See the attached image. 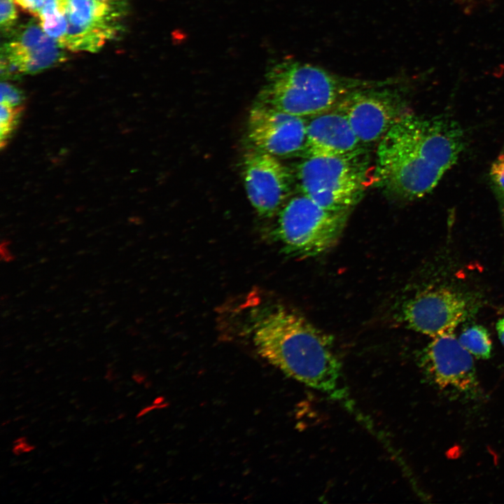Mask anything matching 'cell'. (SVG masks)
I'll return each instance as SVG.
<instances>
[{
  "label": "cell",
  "instance_id": "1",
  "mask_svg": "<svg viewBox=\"0 0 504 504\" xmlns=\"http://www.w3.org/2000/svg\"><path fill=\"white\" fill-rule=\"evenodd\" d=\"M463 146V130L454 120L410 112L379 141L374 180L391 197L420 198L456 163Z\"/></svg>",
  "mask_w": 504,
  "mask_h": 504
},
{
  "label": "cell",
  "instance_id": "2",
  "mask_svg": "<svg viewBox=\"0 0 504 504\" xmlns=\"http://www.w3.org/2000/svg\"><path fill=\"white\" fill-rule=\"evenodd\" d=\"M246 325L268 363L330 398H348L331 337L304 317L281 304H261L250 310Z\"/></svg>",
  "mask_w": 504,
  "mask_h": 504
},
{
  "label": "cell",
  "instance_id": "3",
  "mask_svg": "<svg viewBox=\"0 0 504 504\" xmlns=\"http://www.w3.org/2000/svg\"><path fill=\"white\" fill-rule=\"evenodd\" d=\"M380 81L349 78L293 59L274 62L258 95L261 104L301 117L335 108L351 92Z\"/></svg>",
  "mask_w": 504,
  "mask_h": 504
},
{
  "label": "cell",
  "instance_id": "4",
  "mask_svg": "<svg viewBox=\"0 0 504 504\" xmlns=\"http://www.w3.org/2000/svg\"><path fill=\"white\" fill-rule=\"evenodd\" d=\"M349 213L326 209L301 193L278 212L274 237L288 254L316 256L335 245Z\"/></svg>",
  "mask_w": 504,
  "mask_h": 504
},
{
  "label": "cell",
  "instance_id": "5",
  "mask_svg": "<svg viewBox=\"0 0 504 504\" xmlns=\"http://www.w3.org/2000/svg\"><path fill=\"white\" fill-rule=\"evenodd\" d=\"M296 174L301 193L333 211H349L369 185L363 155L305 156Z\"/></svg>",
  "mask_w": 504,
  "mask_h": 504
},
{
  "label": "cell",
  "instance_id": "6",
  "mask_svg": "<svg viewBox=\"0 0 504 504\" xmlns=\"http://www.w3.org/2000/svg\"><path fill=\"white\" fill-rule=\"evenodd\" d=\"M478 302L475 296L451 287H428L407 300L400 314L407 328L434 337L472 317Z\"/></svg>",
  "mask_w": 504,
  "mask_h": 504
},
{
  "label": "cell",
  "instance_id": "7",
  "mask_svg": "<svg viewBox=\"0 0 504 504\" xmlns=\"http://www.w3.org/2000/svg\"><path fill=\"white\" fill-rule=\"evenodd\" d=\"M432 338L419 358L427 379L450 397L475 399L480 391L472 356L454 331Z\"/></svg>",
  "mask_w": 504,
  "mask_h": 504
},
{
  "label": "cell",
  "instance_id": "8",
  "mask_svg": "<svg viewBox=\"0 0 504 504\" xmlns=\"http://www.w3.org/2000/svg\"><path fill=\"white\" fill-rule=\"evenodd\" d=\"M391 82L356 90L335 107L347 118L363 144L379 141L404 115L410 113L403 96L388 88Z\"/></svg>",
  "mask_w": 504,
  "mask_h": 504
},
{
  "label": "cell",
  "instance_id": "9",
  "mask_svg": "<svg viewBox=\"0 0 504 504\" xmlns=\"http://www.w3.org/2000/svg\"><path fill=\"white\" fill-rule=\"evenodd\" d=\"M242 174L253 209L263 218L274 216L290 192L292 176L288 169L277 157L253 146L244 155Z\"/></svg>",
  "mask_w": 504,
  "mask_h": 504
},
{
  "label": "cell",
  "instance_id": "10",
  "mask_svg": "<svg viewBox=\"0 0 504 504\" xmlns=\"http://www.w3.org/2000/svg\"><path fill=\"white\" fill-rule=\"evenodd\" d=\"M67 22L59 43L71 51L95 52L115 37L122 16L99 0H58Z\"/></svg>",
  "mask_w": 504,
  "mask_h": 504
},
{
  "label": "cell",
  "instance_id": "11",
  "mask_svg": "<svg viewBox=\"0 0 504 504\" xmlns=\"http://www.w3.org/2000/svg\"><path fill=\"white\" fill-rule=\"evenodd\" d=\"M303 118L257 102L248 114V137L255 148L277 158L297 155L304 150Z\"/></svg>",
  "mask_w": 504,
  "mask_h": 504
},
{
  "label": "cell",
  "instance_id": "12",
  "mask_svg": "<svg viewBox=\"0 0 504 504\" xmlns=\"http://www.w3.org/2000/svg\"><path fill=\"white\" fill-rule=\"evenodd\" d=\"M63 48L40 25L29 23L1 48L2 75L34 74L66 59Z\"/></svg>",
  "mask_w": 504,
  "mask_h": 504
},
{
  "label": "cell",
  "instance_id": "13",
  "mask_svg": "<svg viewBox=\"0 0 504 504\" xmlns=\"http://www.w3.org/2000/svg\"><path fill=\"white\" fill-rule=\"evenodd\" d=\"M311 118L307 122L304 150L306 156L355 158L363 155L364 144L342 111L335 108Z\"/></svg>",
  "mask_w": 504,
  "mask_h": 504
},
{
  "label": "cell",
  "instance_id": "14",
  "mask_svg": "<svg viewBox=\"0 0 504 504\" xmlns=\"http://www.w3.org/2000/svg\"><path fill=\"white\" fill-rule=\"evenodd\" d=\"M38 17L42 29L59 43L66 34L67 22L58 0H45Z\"/></svg>",
  "mask_w": 504,
  "mask_h": 504
},
{
  "label": "cell",
  "instance_id": "15",
  "mask_svg": "<svg viewBox=\"0 0 504 504\" xmlns=\"http://www.w3.org/2000/svg\"><path fill=\"white\" fill-rule=\"evenodd\" d=\"M461 344L473 356L488 359L491 356L492 343L488 330L481 325L464 329L458 338Z\"/></svg>",
  "mask_w": 504,
  "mask_h": 504
},
{
  "label": "cell",
  "instance_id": "16",
  "mask_svg": "<svg viewBox=\"0 0 504 504\" xmlns=\"http://www.w3.org/2000/svg\"><path fill=\"white\" fill-rule=\"evenodd\" d=\"M490 178L499 199L504 204V153L500 154L493 162Z\"/></svg>",
  "mask_w": 504,
  "mask_h": 504
},
{
  "label": "cell",
  "instance_id": "17",
  "mask_svg": "<svg viewBox=\"0 0 504 504\" xmlns=\"http://www.w3.org/2000/svg\"><path fill=\"white\" fill-rule=\"evenodd\" d=\"M18 18L14 0H0V25L2 30L8 31Z\"/></svg>",
  "mask_w": 504,
  "mask_h": 504
},
{
  "label": "cell",
  "instance_id": "18",
  "mask_svg": "<svg viewBox=\"0 0 504 504\" xmlns=\"http://www.w3.org/2000/svg\"><path fill=\"white\" fill-rule=\"evenodd\" d=\"M0 111V129L2 141L4 137L6 138L10 132L13 125L15 123V119L18 110L17 107H13L5 104H1Z\"/></svg>",
  "mask_w": 504,
  "mask_h": 504
},
{
  "label": "cell",
  "instance_id": "19",
  "mask_svg": "<svg viewBox=\"0 0 504 504\" xmlns=\"http://www.w3.org/2000/svg\"><path fill=\"white\" fill-rule=\"evenodd\" d=\"M22 102V94L17 88L6 82L1 83V104L18 107Z\"/></svg>",
  "mask_w": 504,
  "mask_h": 504
},
{
  "label": "cell",
  "instance_id": "20",
  "mask_svg": "<svg viewBox=\"0 0 504 504\" xmlns=\"http://www.w3.org/2000/svg\"><path fill=\"white\" fill-rule=\"evenodd\" d=\"M23 10L38 17L45 0H14Z\"/></svg>",
  "mask_w": 504,
  "mask_h": 504
},
{
  "label": "cell",
  "instance_id": "21",
  "mask_svg": "<svg viewBox=\"0 0 504 504\" xmlns=\"http://www.w3.org/2000/svg\"><path fill=\"white\" fill-rule=\"evenodd\" d=\"M111 7L114 10L122 15L126 11L128 0H99Z\"/></svg>",
  "mask_w": 504,
  "mask_h": 504
},
{
  "label": "cell",
  "instance_id": "22",
  "mask_svg": "<svg viewBox=\"0 0 504 504\" xmlns=\"http://www.w3.org/2000/svg\"><path fill=\"white\" fill-rule=\"evenodd\" d=\"M496 329L498 338L504 346V317L500 318L496 323Z\"/></svg>",
  "mask_w": 504,
  "mask_h": 504
}]
</instances>
